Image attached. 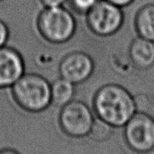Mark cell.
<instances>
[{"instance_id":"7a4b0ae2","label":"cell","mask_w":154,"mask_h":154,"mask_svg":"<svg viewBox=\"0 0 154 154\" xmlns=\"http://www.w3.org/2000/svg\"><path fill=\"white\" fill-rule=\"evenodd\" d=\"M14 100L24 111L39 113L51 105V84L37 74L24 73L11 87Z\"/></svg>"},{"instance_id":"7c38bea8","label":"cell","mask_w":154,"mask_h":154,"mask_svg":"<svg viewBox=\"0 0 154 154\" xmlns=\"http://www.w3.org/2000/svg\"><path fill=\"white\" fill-rule=\"evenodd\" d=\"M114 128L109 123L97 117L93 120L87 135L95 141H105L111 136Z\"/></svg>"},{"instance_id":"ac0fdd59","label":"cell","mask_w":154,"mask_h":154,"mask_svg":"<svg viewBox=\"0 0 154 154\" xmlns=\"http://www.w3.org/2000/svg\"><path fill=\"white\" fill-rule=\"evenodd\" d=\"M0 154H19V153L14 150H11V149H6V150H1V151H0Z\"/></svg>"},{"instance_id":"5bb4252c","label":"cell","mask_w":154,"mask_h":154,"mask_svg":"<svg viewBox=\"0 0 154 154\" xmlns=\"http://www.w3.org/2000/svg\"><path fill=\"white\" fill-rule=\"evenodd\" d=\"M133 98L136 112L147 113L150 110L152 102L147 95L140 93L133 96Z\"/></svg>"},{"instance_id":"6da1fadb","label":"cell","mask_w":154,"mask_h":154,"mask_svg":"<svg viewBox=\"0 0 154 154\" xmlns=\"http://www.w3.org/2000/svg\"><path fill=\"white\" fill-rule=\"evenodd\" d=\"M93 111L98 118L113 127H123L136 113L134 98L124 87L106 84L93 98Z\"/></svg>"},{"instance_id":"d6986e66","label":"cell","mask_w":154,"mask_h":154,"mask_svg":"<svg viewBox=\"0 0 154 154\" xmlns=\"http://www.w3.org/2000/svg\"><path fill=\"white\" fill-rule=\"evenodd\" d=\"M0 1H2V0H0Z\"/></svg>"},{"instance_id":"277c9868","label":"cell","mask_w":154,"mask_h":154,"mask_svg":"<svg viewBox=\"0 0 154 154\" xmlns=\"http://www.w3.org/2000/svg\"><path fill=\"white\" fill-rule=\"evenodd\" d=\"M124 21L122 8L106 0H99L87 14L89 29L95 35L108 37L120 30Z\"/></svg>"},{"instance_id":"3957f363","label":"cell","mask_w":154,"mask_h":154,"mask_svg":"<svg viewBox=\"0 0 154 154\" xmlns=\"http://www.w3.org/2000/svg\"><path fill=\"white\" fill-rule=\"evenodd\" d=\"M39 33L48 42L63 44L70 40L76 31L73 14L63 6L45 8L38 17Z\"/></svg>"},{"instance_id":"ba28073f","label":"cell","mask_w":154,"mask_h":154,"mask_svg":"<svg viewBox=\"0 0 154 154\" xmlns=\"http://www.w3.org/2000/svg\"><path fill=\"white\" fill-rule=\"evenodd\" d=\"M25 72L23 59L17 50L0 48V90L11 87Z\"/></svg>"},{"instance_id":"9a60e30c","label":"cell","mask_w":154,"mask_h":154,"mask_svg":"<svg viewBox=\"0 0 154 154\" xmlns=\"http://www.w3.org/2000/svg\"><path fill=\"white\" fill-rule=\"evenodd\" d=\"M9 38V29L7 24L0 20V48L5 46Z\"/></svg>"},{"instance_id":"e0dca14e","label":"cell","mask_w":154,"mask_h":154,"mask_svg":"<svg viewBox=\"0 0 154 154\" xmlns=\"http://www.w3.org/2000/svg\"><path fill=\"white\" fill-rule=\"evenodd\" d=\"M120 8H124L130 5L134 0H106Z\"/></svg>"},{"instance_id":"5b68a950","label":"cell","mask_w":154,"mask_h":154,"mask_svg":"<svg viewBox=\"0 0 154 154\" xmlns=\"http://www.w3.org/2000/svg\"><path fill=\"white\" fill-rule=\"evenodd\" d=\"M94 119V115L87 104L73 99L61 108L59 123L66 135L80 138L88 135Z\"/></svg>"},{"instance_id":"30bf717a","label":"cell","mask_w":154,"mask_h":154,"mask_svg":"<svg viewBox=\"0 0 154 154\" xmlns=\"http://www.w3.org/2000/svg\"><path fill=\"white\" fill-rule=\"evenodd\" d=\"M135 26L139 37L154 42V4L146 5L139 9Z\"/></svg>"},{"instance_id":"9c48e42d","label":"cell","mask_w":154,"mask_h":154,"mask_svg":"<svg viewBox=\"0 0 154 154\" xmlns=\"http://www.w3.org/2000/svg\"><path fill=\"white\" fill-rule=\"evenodd\" d=\"M129 60L135 68L146 70L154 66V42L138 36L130 44Z\"/></svg>"},{"instance_id":"8992f818","label":"cell","mask_w":154,"mask_h":154,"mask_svg":"<svg viewBox=\"0 0 154 154\" xmlns=\"http://www.w3.org/2000/svg\"><path fill=\"white\" fill-rule=\"evenodd\" d=\"M128 146L138 153L154 148V119L147 113L136 112L124 126Z\"/></svg>"},{"instance_id":"52a82bcc","label":"cell","mask_w":154,"mask_h":154,"mask_svg":"<svg viewBox=\"0 0 154 154\" xmlns=\"http://www.w3.org/2000/svg\"><path fill=\"white\" fill-rule=\"evenodd\" d=\"M94 68V61L90 55L77 51L68 54L63 59L60 63L59 72L61 78L77 85L90 78Z\"/></svg>"},{"instance_id":"4fadbf2b","label":"cell","mask_w":154,"mask_h":154,"mask_svg":"<svg viewBox=\"0 0 154 154\" xmlns=\"http://www.w3.org/2000/svg\"><path fill=\"white\" fill-rule=\"evenodd\" d=\"M72 8L76 13L87 14L99 0H69Z\"/></svg>"},{"instance_id":"8fae6325","label":"cell","mask_w":154,"mask_h":154,"mask_svg":"<svg viewBox=\"0 0 154 154\" xmlns=\"http://www.w3.org/2000/svg\"><path fill=\"white\" fill-rule=\"evenodd\" d=\"M75 84L60 77L51 84V105L62 108L73 100Z\"/></svg>"},{"instance_id":"2e32d148","label":"cell","mask_w":154,"mask_h":154,"mask_svg":"<svg viewBox=\"0 0 154 154\" xmlns=\"http://www.w3.org/2000/svg\"><path fill=\"white\" fill-rule=\"evenodd\" d=\"M67 0H40L45 8H52L63 6Z\"/></svg>"}]
</instances>
